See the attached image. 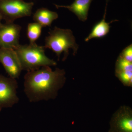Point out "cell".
Returning a JSON list of instances; mask_svg holds the SVG:
<instances>
[{
	"instance_id": "obj_1",
	"label": "cell",
	"mask_w": 132,
	"mask_h": 132,
	"mask_svg": "<svg viewBox=\"0 0 132 132\" xmlns=\"http://www.w3.org/2000/svg\"><path fill=\"white\" fill-rule=\"evenodd\" d=\"M66 79L63 69L57 68L53 71L49 66L42 67L25 75L24 92L31 102L54 100Z\"/></svg>"
},
{
	"instance_id": "obj_2",
	"label": "cell",
	"mask_w": 132,
	"mask_h": 132,
	"mask_svg": "<svg viewBox=\"0 0 132 132\" xmlns=\"http://www.w3.org/2000/svg\"><path fill=\"white\" fill-rule=\"evenodd\" d=\"M45 48L36 43L20 45L14 50L20 63L22 71L29 72L45 66H54L56 62L49 59L45 54Z\"/></svg>"
},
{
	"instance_id": "obj_3",
	"label": "cell",
	"mask_w": 132,
	"mask_h": 132,
	"mask_svg": "<svg viewBox=\"0 0 132 132\" xmlns=\"http://www.w3.org/2000/svg\"><path fill=\"white\" fill-rule=\"evenodd\" d=\"M45 48L51 49L56 54L58 60L64 53L63 61H65L69 55V49L73 50L74 55L77 53L79 46L76 42L75 37L71 30L63 29L55 27L48 32V35L45 39Z\"/></svg>"
},
{
	"instance_id": "obj_4",
	"label": "cell",
	"mask_w": 132,
	"mask_h": 132,
	"mask_svg": "<svg viewBox=\"0 0 132 132\" xmlns=\"http://www.w3.org/2000/svg\"><path fill=\"white\" fill-rule=\"evenodd\" d=\"M34 3L23 0L0 1V14L6 23H13L16 19L31 16Z\"/></svg>"
},
{
	"instance_id": "obj_5",
	"label": "cell",
	"mask_w": 132,
	"mask_h": 132,
	"mask_svg": "<svg viewBox=\"0 0 132 132\" xmlns=\"http://www.w3.org/2000/svg\"><path fill=\"white\" fill-rule=\"evenodd\" d=\"M16 79L0 74V112L2 109L12 108L19 102Z\"/></svg>"
},
{
	"instance_id": "obj_6",
	"label": "cell",
	"mask_w": 132,
	"mask_h": 132,
	"mask_svg": "<svg viewBox=\"0 0 132 132\" xmlns=\"http://www.w3.org/2000/svg\"><path fill=\"white\" fill-rule=\"evenodd\" d=\"M109 132H132V111L127 106H121L114 113L110 122Z\"/></svg>"
},
{
	"instance_id": "obj_7",
	"label": "cell",
	"mask_w": 132,
	"mask_h": 132,
	"mask_svg": "<svg viewBox=\"0 0 132 132\" xmlns=\"http://www.w3.org/2000/svg\"><path fill=\"white\" fill-rule=\"evenodd\" d=\"M21 28L14 22L2 24L0 27V48L14 50L17 47Z\"/></svg>"
},
{
	"instance_id": "obj_8",
	"label": "cell",
	"mask_w": 132,
	"mask_h": 132,
	"mask_svg": "<svg viewBox=\"0 0 132 132\" xmlns=\"http://www.w3.org/2000/svg\"><path fill=\"white\" fill-rule=\"evenodd\" d=\"M0 62L10 77L15 79L19 78L22 70L14 50L0 48Z\"/></svg>"
},
{
	"instance_id": "obj_9",
	"label": "cell",
	"mask_w": 132,
	"mask_h": 132,
	"mask_svg": "<svg viewBox=\"0 0 132 132\" xmlns=\"http://www.w3.org/2000/svg\"><path fill=\"white\" fill-rule=\"evenodd\" d=\"M93 0H75L71 5L69 6L55 4L57 9L64 8L73 12L80 20L85 21L87 19L88 13L90 4Z\"/></svg>"
},
{
	"instance_id": "obj_10",
	"label": "cell",
	"mask_w": 132,
	"mask_h": 132,
	"mask_svg": "<svg viewBox=\"0 0 132 132\" xmlns=\"http://www.w3.org/2000/svg\"><path fill=\"white\" fill-rule=\"evenodd\" d=\"M58 14L45 8L38 9L33 15V19L35 22L43 27H50L53 22L58 19Z\"/></svg>"
},
{
	"instance_id": "obj_11",
	"label": "cell",
	"mask_w": 132,
	"mask_h": 132,
	"mask_svg": "<svg viewBox=\"0 0 132 132\" xmlns=\"http://www.w3.org/2000/svg\"><path fill=\"white\" fill-rule=\"evenodd\" d=\"M106 10V6L105 10V14L103 19L94 27L91 33L85 39V42H87L93 38H101L104 37L109 32L110 28L109 24L110 23H107L105 21Z\"/></svg>"
},
{
	"instance_id": "obj_12",
	"label": "cell",
	"mask_w": 132,
	"mask_h": 132,
	"mask_svg": "<svg viewBox=\"0 0 132 132\" xmlns=\"http://www.w3.org/2000/svg\"><path fill=\"white\" fill-rule=\"evenodd\" d=\"M42 27L37 22L29 23L27 29V35L30 43H35L41 34Z\"/></svg>"
},
{
	"instance_id": "obj_13",
	"label": "cell",
	"mask_w": 132,
	"mask_h": 132,
	"mask_svg": "<svg viewBox=\"0 0 132 132\" xmlns=\"http://www.w3.org/2000/svg\"><path fill=\"white\" fill-rule=\"evenodd\" d=\"M116 76L125 86L131 87L132 71H124L115 72Z\"/></svg>"
},
{
	"instance_id": "obj_14",
	"label": "cell",
	"mask_w": 132,
	"mask_h": 132,
	"mask_svg": "<svg viewBox=\"0 0 132 132\" xmlns=\"http://www.w3.org/2000/svg\"><path fill=\"white\" fill-rule=\"evenodd\" d=\"M124 71H132V63L119 56L116 64L115 72Z\"/></svg>"
},
{
	"instance_id": "obj_15",
	"label": "cell",
	"mask_w": 132,
	"mask_h": 132,
	"mask_svg": "<svg viewBox=\"0 0 132 132\" xmlns=\"http://www.w3.org/2000/svg\"><path fill=\"white\" fill-rule=\"evenodd\" d=\"M120 56L126 60L132 62V46L130 45L122 51Z\"/></svg>"
},
{
	"instance_id": "obj_16",
	"label": "cell",
	"mask_w": 132,
	"mask_h": 132,
	"mask_svg": "<svg viewBox=\"0 0 132 132\" xmlns=\"http://www.w3.org/2000/svg\"><path fill=\"white\" fill-rule=\"evenodd\" d=\"M2 20H3L2 16L0 14V27L2 26V25L3 24L1 22V21Z\"/></svg>"
},
{
	"instance_id": "obj_17",
	"label": "cell",
	"mask_w": 132,
	"mask_h": 132,
	"mask_svg": "<svg viewBox=\"0 0 132 132\" xmlns=\"http://www.w3.org/2000/svg\"><path fill=\"white\" fill-rule=\"evenodd\" d=\"M0 1H1V0H0Z\"/></svg>"
}]
</instances>
